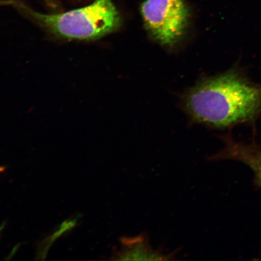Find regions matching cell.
Segmentation results:
<instances>
[{
  "label": "cell",
  "mask_w": 261,
  "mask_h": 261,
  "mask_svg": "<svg viewBox=\"0 0 261 261\" xmlns=\"http://www.w3.org/2000/svg\"><path fill=\"white\" fill-rule=\"evenodd\" d=\"M187 107L198 121L214 126L248 121L261 109V87L237 73H226L196 87L189 94Z\"/></svg>",
  "instance_id": "obj_1"
},
{
  "label": "cell",
  "mask_w": 261,
  "mask_h": 261,
  "mask_svg": "<svg viewBox=\"0 0 261 261\" xmlns=\"http://www.w3.org/2000/svg\"><path fill=\"white\" fill-rule=\"evenodd\" d=\"M0 6L15 10L49 34L65 40H97L120 25L119 12L112 0H94L84 7L57 14L37 11L24 0H0Z\"/></svg>",
  "instance_id": "obj_2"
},
{
  "label": "cell",
  "mask_w": 261,
  "mask_h": 261,
  "mask_svg": "<svg viewBox=\"0 0 261 261\" xmlns=\"http://www.w3.org/2000/svg\"><path fill=\"white\" fill-rule=\"evenodd\" d=\"M141 12L147 31L163 45L175 44L188 25L189 13L184 0H146Z\"/></svg>",
  "instance_id": "obj_3"
},
{
  "label": "cell",
  "mask_w": 261,
  "mask_h": 261,
  "mask_svg": "<svg viewBox=\"0 0 261 261\" xmlns=\"http://www.w3.org/2000/svg\"><path fill=\"white\" fill-rule=\"evenodd\" d=\"M240 161L252 169L256 182L261 187V149L256 146L230 143L220 155Z\"/></svg>",
  "instance_id": "obj_4"
},
{
  "label": "cell",
  "mask_w": 261,
  "mask_h": 261,
  "mask_svg": "<svg viewBox=\"0 0 261 261\" xmlns=\"http://www.w3.org/2000/svg\"><path fill=\"white\" fill-rule=\"evenodd\" d=\"M125 250L123 251V253L120 254L119 259L122 260H138V259H148L146 257H148L149 259H152V257L154 259L155 257H159V254L153 252L151 250L147 249L146 246L140 244H138V241H136L135 244L127 246Z\"/></svg>",
  "instance_id": "obj_5"
}]
</instances>
